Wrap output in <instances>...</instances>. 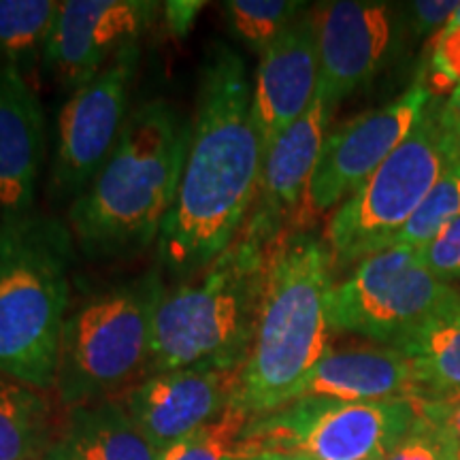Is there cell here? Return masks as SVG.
<instances>
[{"label": "cell", "mask_w": 460, "mask_h": 460, "mask_svg": "<svg viewBox=\"0 0 460 460\" xmlns=\"http://www.w3.org/2000/svg\"><path fill=\"white\" fill-rule=\"evenodd\" d=\"M180 190L158 237V258L175 275H197L234 243L254 207L264 146L243 58L207 48Z\"/></svg>", "instance_id": "6da1fadb"}, {"label": "cell", "mask_w": 460, "mask_h": 460, "mask_svg": "<svg viewBox=\"0 0 460 460\" xmlns=\"http://www.w3.org/2000/svg\"><path fill=\"white\" fill-rule=\"evenodd\" d=\"M192 119L169 101L139 105L90 186L68 207L75 247L90 258L126 256L158 241L180 190Z\"/></svg>", "instance_id": "7a4b0ae2"}, {"label": "cell", "mask_w": 460, "mask_h": 460, "mask_svg": "<svg viewBox=\"0 0 460 460\" xmlns=\"http://www.w3.org/2000/svg\"><path fill=\"white\" fill-rule=\"evenodd\" d=\"M332 273L324 239L307 230H290L269 247L254 337L234 396V405L250 416L295 401L301 384L332 349Z\"/></svg>", "instance_id": "3957f363"}, {"label": "cell", "mask_w": 460, "mask_h": 460, "mask_svg": "<svg viewBox=\"0 0 460 460\" xmlns=\"http://www.w3.org/2000/svg\"><path fill=\"white\" fill-rule=\"evenodd\" d=\"M73 261V234L56 217L0 220V377L54 386Z\"/></svg>", "instance_id": "277c9868"}, {"label": "cell", "mask_w": 460, "mask_h": 460, "mask_svg": "<svg viewBox=\"0 0 460 460\" xmlns=\"http://www.w3.org/2000/svg\"><path fill=\"white\" fill-rule=\"evenodd\" d=\"M269 247L241 233L197 278L164 290L147 376L197 365L241 369L254 337Z\"/></svg>", "instance_id": "5b68a950"}, {"label": "cell", "mask_w": 460, "mask_h": 460, "mask_svg": "<svg viewBox=\"0 0 460 460\" xmlns=\"http://www.w3.org/2000/svg\"><path fill=\"white\" fill-rule=\"evenodd\" d=\"M164 281L158 269L94 295L66 315L54 388L68 407L88 405L147 371Z\"/></svg>", "instance_id": "8992f818"}, {"label": "cell", "mask_w": 460, "mask_h": 460, "mask_svg": "<svg viewBox=\"0 0 460 460\" xmlns=\"http://www.w3.org/2000/svg\"><path fill=\"white\" fill-rule=\"evenodd\" d=\"M447 164L437 99H430L386 163L332 211L324 233L332 269H354L365 258L388 250Z\"/></svg>", "instance_id": "52a82bcc"}, {"label": "cell", "mask_w": 460, "mask_h": 460, "mask_svg": "<svg viewBox=\"0 0 460 460\" xmlns=\"http://www.w3.org/2000/svg\"><path fill=\"white\" fill-rule=\"evenodd\" d=\"M416 418L413 401L298 399L252 416L241 439L250 450L288 452L307 460H362L386 454Z\"/></svg>", "instance_id": "ba28073f"}, {"label": "cell", "mask_w": 460, "mask_h": 460, "mask_svg": "<svg viewBox=\"0 0 460 460\" xmlns=\"http://www.w3.org/2000/svg\"><path fill=\"white\" fill-rule=\"evenodd\" d=\"M458 296L456 288L427 271L418 250L388 247L332 284L331 329L394 348Z\"/></svg>", "instance_id": "9c48e42d"}, {"label": "cell", "mask_w": 460, "mask_h": 460, "mask_svg": "<svg viewBox=\"0 0 460 460\" xmlns=\"http://www.w3.org/2000/svg\"><path fill=\"white\" fill-rule=\"evenodd\" d=\"M139 58V43L124 48L62 107L51 160V188L60 199H77L113 152L128 119L126 109Z\"/></svg>", "instance_id": "30bf717a"}, {"label": "cell", "mask_w": 460, "mask_h": 460, "mask_svg": "<svg viewBox=\"0 0 460 460\" xmlns=\"http://www.w3.org/2000/svg\"><path fill=\"white\" fill-rule=\"evenodd\" d=\"M318 43V99L332 111L394 60L407 34L402 4L331 0L312 9Z\"/></svg>", "instance_id": "8fae6325"}, {"label": "cell", "mask_w": 460, "mask_h": 460, "mask_svg": "<svg viewBox=\"0 0 460 460\" xmlns=\"http://www.w3.org/2000/svg\"><path fill=\"white\" fill-rule=\"evenodd\" d=\"M430 99L433 94L418 79L388 105L356 115L329 130L309 183L305 216L337 209L354 194L410 135Z\"/></svg>", "instance_id": "7c38bea8"}, {"label": "cell", "mask_w": 460, "mask_h": 460, "mask_svg": "<svg viewBox=\"0 0 460 460\" xmlns=\"http://www.w3.org/2000/svg\"><path fill=\"white\" fill-rule=\"evenodd\" d=\"M163 4L154 0H65L58 7L43 65L73 92L152 28Z\"/></svg>", "instance_id": "4fadbf2b"}, {"label": "cell", "mask_w": 460, "mask_h": 460, "mask_svg": "<svg viewBox=\"0 0 460 460\" xmlns=\"http://www.w3.org/2000/svg\"><path fill=\"white\" fill-rule=\"evenodd\" d=\"M239 371L197 365L147 376L122 405L158 452L186 439L234 405Z\"/></svg>", "instance_id": "5bb4252c"}, {"label": "cell", "mask_w": 460, "mask_h": 460, "mask_svg": "<svg viewBox=\"0 0 460 460\" xmlns=\"http://www.w3.org/2000/svg\"><path fill=\"white\" fill-rule=\"evenodd\" d=\"M331 113L318 96L295 124L288 126L264 152L261 186L241 233L264 247L290 233L288 226L305 214L309 183L322 143L329 135Z\"/></svg>", "instance_id": "9a60e30c"}, {"label": "cell", "mask_w": 460, "mask_h": 460, "mask_svg": "<svg viewBox=\"0 0 460 460\" xmlns=\"http://www.w3.org/2000/svg\"><path fill=\"white\" fill-rule=\"evenodd\" d=\"M318 43L312 9H305L261 54L252 84V109L267 152L318 94Z\"/></svg>", "instance_id": "2e32d148"}, {"label": "cell", "mask_w": 460, "mask_h": 460, "mask_svg": "<svg viewBox=\"0 0 460 460\" xmlns=\"http://www.w3.org/2000/svg\"><path fill=\"white\" fill-rule=\"evenodd\" d=\"M45 158V113L32 84L0 68V220L34 211Z\"/></svg>", "instance_id": "e0dca14e"}, {"label": "cell", "mask_w": 460, "mask_h": 460, "mask_svg": "<svg viewBox=\"0 0 460 460\" xmlns=\"http://www.w3.org/2000/svg\"><path fill=\"white\" fill-rule=\"evenodd\" d=\"M298 399L348 402L418 401L420 386L411 360L388 345L331 349L301 384Z\"/></svg>", "instance_id": "ac0fdd59"}, {"label": "cell", "mask_w": 460, "mask_h": 460, "mask_svg": "<svg viewBox=\"0 0 460 460\" xmlns=\"http://www.w3.org/2000/svg\"><path fill=\"white\" fill-rule=\"evenodd\" d=\"M43 460H158L122 402L71 407Z\"/></svg>", "instance_id": "d6986e66"}, {"label": "cell", "mask_w": 460, "mask_h": 460, "mask_svg": "<svg viewBox=\"0 0 460 460\" xmlns=\"http://www.w3.org/2000/svg\"><path fill=\"white\" fill-rule=\"evenodd\" d=\"M411 360L420 386L418 401L460 394V296L394 345Z\"/></svg>", "instance_id": "ffe728a7"}, {"label": "cell", "mask_w": 460, "mask_h": 460, "mask_svg": "<svg viewBox=\"0 0 460 460\" xmlns=\"http://www.w3.org/2000/svg\"><path fill=\"white\" fill-rule=\"evenodd\" d=\"M56 435L41 390L0 377V460H43Z\"/></svg>", "instance_id": "44dd1931"}, {"label": "cell", "mask_w": 460, "mask_h": 460, "mask_svg": "<svg viewBox=\"0 0 460 460\" xmlns=\"http://www.w3.org/2000/svg\"><path fill=\"white\" fill-rule=\"evenodd\" d=\"M58 7L56 0H0V68L31 82L43 62Z\"/></svg>", "instance_id": "7402d4cb"}, {"label": "cell", "mask_w": 460, "mask_h": 460, "mask_svg": "<svg viewBox=\"0 0 460 460\" xmlns=\"http://www.w3.org/2000/svg\"><path fill=\"white\" fill-rule=\"evenodd\" d=\"M250 418L241 407L230 405L214 422L158 452V460H241L247 454L241 437Z\"/></svg>", "instance_id": "603a6c76"}, {"label": "cell", "mask_w": 460, "mask_h": 460, "mask_svg": "<svg viewBox=\"0 0 460 460\" xmlns=\"http://www.w3.org/2000/svg\"><path fill=\"white\" fill-rule=\"evenodd\" d=\"M307 4L298 0H228L224 3L228 26L234 34L262 54L296 20Z\"/></svg>", "instance_id": "cb8c5ba5"}, {"label": "cell", "mask_w": 460, "mask_h": 460, "mask_svg": "<svg viewBox=\"0 0 460 460\" xmlns=\"http://www.w3.org/2000/svg\"><path fill=\"white\" fill-rule=\"evenodd\" d=\"M460 216V163H450L390 247L420 250Z\"/></svg>", "instance_id": "d4e9b609"}, {"label": "cell", "mask_w": 460, "mask_h": 460, "mask_svg": "<svg viewBox=\"0 0 460 460\" xmlns=\"http://www.w3.org/2000/svg\"><path fill=\"white\" fill-rule=\"evenodd\" d=\"M384 460H460V444L439 418L418 407V418Z\"/></svg>", "instance_id": "484cf974"}, {"label": "cell", "mask_w": 460, "mask_h": 460, "mask_svg": "<svg viewBox=\"0 0 460 460\" xmlns=\"http://www.w3.org/2000/svg\"><path fill=\"white\" fill-rule=\"evenodd\" d=\"M433 99H439L444 92H452L460 85V24L450 22L444 31L435 37L429 51L424 79Z\"/></svg>", "instance_id": "4316f807"}, {"label": "cell", "mask_w": 460, "mask_h": 460, "mask_svg": "<svg viewBox=\"0 0 460 460\" xmlns=\"http://www.w3.org/2000/svg\"><path fill=\"white\" fill-rule=\"evenodd\" d=\"M420 262L444 284L460 278V216L447 224L437 237L418 250Z\"/></svg>", "instance_id": "83f0119b"}, {"label": "cell", "mask_w": 460, "mask_h": 460, "mask_svg": "<svg viewBox=\"0 0 460 460\" xmlns=\"http://www.w3.org/2000/svg\"><path fill=\"white\" fill-rule=\"evenodd\" d=\"M458 4L456 0H416V3L402 4L407 32L420 39L433 32L439 34L450 24Z\"/></svg>", "instance_id": "f1b7e54d"}, {"label": "cell", "mask_w": 460, "mask_h": 460, "mask_svg": "<svg viewBox=\"0 0 460 460\" xmlns=\"http://www.w3.org/2000/svg\"><path fill=\"white\" fill-rule=\"evenodd\" d=\"M437 115L447 158L450 163H460V85L447 99H437Z\"/></svg>", "instance_id": "f546056e"}, {"label": "cell", "mask_w": 460, "mask_h": 460, "mask_svg": "<svg viewBox=\"0 0 460 460\" xmlns=\"http://www.w3.org/2000/svg\"><path fill=\"white\" fill-rule=\"evenodd\" d=\"M203 7L205 3H197V0H169V3L163 4L166 28H169L177 39H183L186 34L192 32L194 24H197V17Z\"/></svg>", "instance_id": "4dcf8cb0"}, {"label": "cell", "mask_w": 460, "mask_h": 460, "mask_svg": "<svg viewBox=\"0 0 460 460\" xmlns=\"http://www.w3.org/2000/svg\"><path fill=\"white\" fill-rule=\"evenodd\" d=\"M418 402V407H422L424 411H429L430 416L439 418L447 429L452 430L454 437L460 444V394L450 396V399H439V401H413Z\"/></svg>", "instance_id": "1f68e13d"}, {"label": "cell", "mask_w": 460, "mask_h": 460, "mask_svg": "<svg viewBox=\"0 0 460 460\" xmlns=\"http://www.w3.org/2000/svg\"><path fill=\"white\" fill-rule=\"evenodd\" d=\"M241 460H307L303 456H296V454L288 452H273V450H250L247 447V454Z\"/></svg>", "instance_id": "d6a6232c"}, {"label": "cell", "mask_w": 460, "mask_h": 460, "mask_svg": "<svg viewBox=\"0 0 460 460\" xmlns=\"http://www.w3.org/2000/svg\"><path fill=\"white\" fill-rule=\"evenodd\" d=\"M450 22H458V24H460V4H458L456 13H454V17H452V20H450Z\"/></svg>", "instance_id": "836d02e7"}, {"label": "cell", "mask_w": 460, "mask_h": 460, "mask_svg": "<svg viewBox=\"0 0 460 460\" xmlns=\"http://www.w3.org/2000/svg\"><path fill=\"white\" fill-rule=\"evenodd\" d=\"M386 458V454H379V456H371V458H362V460H384Z\"/></svg>", "instance_id": "e575fe53"}]
</instances>
